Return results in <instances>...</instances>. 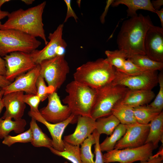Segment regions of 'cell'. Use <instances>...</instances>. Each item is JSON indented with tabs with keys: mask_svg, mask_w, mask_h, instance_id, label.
I'll return each instance as SVG.
<instances>
[{
	"mask_svg": "<svg viewBox=\"0 0 163 163\" xmlns=\"http://www.w3.org/2000/svg\"><path fill=\"white\" fill-rule=\"evenodd\" d=\"M9 13L8 11H7L0 10V25L2 24L0 20L6 17H7Z\"/></svg>",
	"mask_w": 163,
	"mask_h": 163,
	"instance_id": "45",
	"label": "cell"
},
{
	"mask_svg": "<svg viewBox=\"0 0 163 163\" xmlns=\"http://www.w3.org/2000/svg\"><path fill=\"white\" fill-rule=\"evenodd\" d=\"M39 65L40 75L45 79L48 86L53 88L56 92L65 82L69 72V67L65 55L44 60Z\"/></svg>",
	"mask_w": 163,
	"mask_h": 163,
	"instance_id": "7",
	"label": "cell"
},
{
	"mask_svg": "<svg viewBox=\"0 0 163 163\" xmlns=\"http://www.w3.org/2000/svg\"><path fill=\"white\" fill-rule=\"evenodd\" d=\"M112 83L131 90H152L158 84V75L156 71H150L139 74L130 75L116 69L115 78Z\"/></svg>",
	"mask_w": 163,
	"mask_h": 163,
	"instance_id": "9",
	"label": "cell"
},
{
	"mask_svg": "<svg viewBox=\"0 0 163 163\" xmlns=\"http://www.w3.org/2000/svg\"><path fill=\"white\" fill-rule=\"evenodd\" d=\"M10 1L9 0H0V10H1V7L3 4Z\"/></svg>",
	"mask_w": 163,
	"mask_h": 163,
	"instance_id": "47",
	"label": "cell"
},
{
	"mask_svg": "<svg viewBox=\"0 0 163 163\" xmlns=\"http://www.w3.org/2000/svg\"><path fill=\"white\" fill-rule=\"evenodd\" d=\"M128 59L135 64L146 70L157 71L161 70L163 68V63L154 61L145 55H134Z\"/></svg>",
	"mask_w": 163,
	"mask_h": 163,
	"instance_id": "28",
	"label": "cell"
},
{
	"mask_svg": "<svg viewBox=\"0 0 163 163\" xmlns=\"http://www.w3.org/2000/svg\"><path fill=\"white\" fill-rule=\"evenodd\" d=\"M66 91L68 94L62 101L67 104L72 113L77 117L78 116L91 117L96 90L74 80L66 85Z\"/></svg>",
	"mask_w": 163,
	"mask_h": 163,
	"instance_id": "4",
	"label": "cell"
},
{
	"mask_svg": "<svg viewBox=\"0 0 163 163\" xmlns=\"http://www.w3.org/2000/svg\"><path fill=\"white\" fill-rule=\"evenodd\" d=\"M112 114L122 124L127 125L137 122L134 115L133 108L120 102L114 107Z\"/></svg>",
	"mask_w": 163,
	"mask_h": 163,
	"instance_id": "24",
	"label": "cell"
},
{
	"mask_svg": "<svg viewBox=\"0 0 163 163\" xmlns=\"http://www.w3.org/2000/svg\"><path fill=\"white\" fill-rule=\"evenodd\" d=\"M93 133L95 139V143L94 145V152L95 159L94 163H104L103 159V154L101 150L100 146V135L95 129Z\"/></svg>",
	"mask_w": 163,
	"mask_h": 163,
	"instance_id": "37",
	"label": "cell"
},
{
	"mask_svg": "<svg viewBox=\"0 0 163 163\" xmlns=\"http://www.w3.org/2000/svg\"><path fill=\"white\" fill-rule=\"evenodd\" d=\"M133 111L137 122L144 124L149 123L152 120L161 112L151 107L149 104L134 107Z\"/></svg>",
	"mask_w": 163,
	"mask_h": 163,
	"instance_id": "26",
	"label": "cell"
},
{
	"mask_svg": "<svg viewBox=\"0 0 163 163\" xmlns=\"http://www.w3.org/2000/svg\"><path fill=\"white\" fill-rule=\"evenodd\" d=\"M36 120L31 118L30 126L32 135L31 143L35 147H43L49 148L53 147L52 139L44 133L36 123Z\"/></svg>",
	"mask_w": 163,
	"mask_h": 163,
	"instance_id": "23",
	"label": "cell"
},
{
	"mask_svg": "<svg viewBox=\"0 0 163 163\" xmlns=\"http://www.w3.org/2000/svg\"><path fill=\"white\" fill-rule=\"evenodd\" d=\"M28 115L36 121L44 125L48 129L52 138L53 148L55 149L62 151L64 150V142L62 137L64 131L70 123H76L77 117L72 114L66 120L59 123H53L49 122L44 119L39 112L29 111Z\"/></svg>",
	"mask_w": 163,
	"mask_h": 163,
	"instance_id": "15",
	"label": "cell"
},
{
	"mask_svg": "<svg viewBox=\"0 0 163 163\" xmlns=\"http://www.w3.org/2000/svg\"><path fill=\"white\" fill-rule=\"evenodd\" d=\"M113 0H108L106 1V5L104 11L100 17L101 21L102 23H104L105 21V18L109 9V7L113 2Z\"/></svg>",
	"mask_w": 163,
	"mask_h": 163,
	"instance_id": "40",
	"label": "cell"
},
{
	"mask_svg": "<svg viewBox=\"0 0 163 163\" xmlns=\"http://www.w3.org/2000/svg\"><path fill=\"white\" fill-rule=\"evenodd\" d=\"M64 163H68V162L67 161H66L64 162Z\"/></svg>",
	"mask_w": 163,
	"mask_h": 163,
	"instance_id": "50",
	"label": "cell"
},
{
	"mask_svg": "<svg viewBox=\"0 0 163 163\" xmlns=\"http://www.w3.org/2000/svg\"><path fill=\"white\" fill-rule=\"evenodd\" d=\"M120 71L128 74L136 75L150 71L145 70L139 67L128 59L125 62L123 69Z\"/></svg>",
	"mask_w": 163,
	"mask_h": 163,
	"instance_id": "36",
	"label": "cell"
},
{
	"mask_svg": "<svg viewBox=\"0 0 163 163\" xmlns=\"http://www.w3.org/2000/svg\"><path fill=\"white\" fill-rule=\"evenodd\" d=\"M154 149V146L150 143L137 148L114 149L103 154V159L104 163H133L137 161H144L153 155Z\"/></svg>",
	"mask_w": 163,
	"mask_h": 163,
	"instance_id": "8",
	"label": "cell"
},
{
	"mask_svg": "<svg viewBox=\"0 0 163 163\" xmlns=\"http://www.w3.org/2000/svg\"><path fill=\"white\" fill-rule=\"evenodd\" d=\"M95 143V137L92 133L81 144L80 155L82 163H94V155L91 148Z\"/></svg>",
	"mask_w": 163,
	"mask_h": 163,
	"instance_id": "31",
	"label": "cell"
},
{
	"mask_svg": "<svg viewBox=\"0 0 163 163\" xmlns=\"http://www.w3.org/2000/svg\"><path fill=\"white\" fill-rule=\"evenodd\" d=\"M116 68L106 59L88 62L76 69L74 80L83 85L97 89L112 83Z\"/></svg>",
	"mask_w": 163,
	"mask_h": 163,
	"instance_id": "3",
	"label": "cell"
},
{
	"mask_svg": "<svg viewBox=\"0 0 163 163\" xmlns=\"http://www.w3.org/2000/svg\"><path fill=\"white\" fill-rule=\"evenodd\" d=\"M77 125L74 132L65 136L63 140L70 144L79 146L96 129V120L91 117H77Z\"/></svg>",
	"mask_w": 163,
	"mask_h": 163,
	"instance_id": "17",
	"label": "cell"
},
{
	"mask_svg": "<svg viewBox=\"0 0 163 163\" xmlns=\"http://www.w3.org/2000/svg\"><path fill=\"white\" fill-rule=\"evenodd\" d=\"M46 5L44 1L24 10L22 8L9 13L8 19L0 25V30L14 29L35 37H39L45 45L47 41L43 28L42 15Z\"/></svg>",
	"mask_w": 163,
	"mask_h": 163,
	"instance_id": "2",
	"label": "cell"
},
{
	"mask_svg": "<svg viewBox=\"0 0 163 163\" xmlns=\"http://www.w3.org/2000/svg\"><path fill=\"white\" fill-rule=\"evenodd\" d=\"M126 126L125 133L116 143L114 149L137 148L145 144L149 130V123L144 124L136 122L126 125Z\"/></svg>",
	"mask_w": 163,
	"mask_h": 163,
	"instance_id": "12",
	"label": "cell"
},
{
	"mask_svg": "<svg viewBox=\"0 0 163 163\" xmlns=\"http://www.w3.org/2000/svg\"><path fill=\"white\" fill-rule=\"evenodd\" d=\"M24 92L14 91L4 94L2 98L5 111L1 118L21 119L23 116L26 105L21 99Z\"/></svg>",
	"mask_w": 163,
	"mask_h": 163,
	"instance_id": "18",
	"label": "cell"
},
{
	"mask_svg": "<svg viewBox=\"0 0 163 163\" xmlns=\"http://www.w3.org/2000/svg\"><path fill=\"white\" fill-rule=\"evenodd\" d=\"M21 1L27 5L32 4L35 1L34 0H22Z\"/></svg>",
	"mask_w": 163,
	"mask_h": 163,
	"instance_id": "46",
	"label": "cell"
},
{
	"mask_svg": "<svg viewBox=\"0 0 163 163\" xmlns=\"http://www.w3.org/2000/svg\"><path fill=\"white\" fill-rule=\"evenodd\" d=\"M47 106L42 108L39 113L46 120L53 123L63 122L68 119L72 114L67 105L61 103L59 97L56 92L49 94Z\"/></svg>",
	"mask_w": 163,
	"mask_h": 163,
	"instance_id": "13",
	"label": "cell"
},
{
	"mask_svg": "<svg viewBox=\"0 0 163 163\" xmlns=\"http://www.w3.org/2000/svg\"><path fill=\"white\" fill-rule=\"evenodd\" d=\"M129 89L123 86L112 83L96 89L95 100L91 117L96 120L112 114L114 107L121 102Z\"/></svg>",
	"mask_w": 163,
	"mask_h": 163,
	"instance_id": "5",
	"label": "cell"
},
{
	"mask_svg": "<svg viewBox=\"0 0 163 163\" xmlns=\"http://www.w3.org/2000/svg\"><path fill=\"white\" fill-rule=\"evenodd\" d=\"M159 89L154 100L149 104L151 107L160 112L163 109V74L161 72L158 75Z\"/></svg>",
	"mask_w": 163,
	"mask_h": 163,
	"instance_id": "34",
	"label": "cell"
},
{
	"mask_svg": "<svg viewBox=\"0 0 163 163\" xmlns=\"http://www.w3.org/2000/svg\"><path fill=\"white\" fill-rule=\"evenodd\" d=\"M155 13H156L158 16L161 22L162 28H163V8L155 11Z\"/></svg>",
	"mask_w": 163,
	"mask_h": 163,
	"instance_id": "44",
	"label": "cell"
},
{
	"mask_svg": "<svg viewBox=\"0 0 163 163\" xmlns=\"http://www.w3.org/2000/svg\"><path fill=\"white\" fill-rule=\"evenodd\" d=\"M63 26V24H59L53 33L49 34L48 38L50 41L43 49H37L30 53L36 65L58 55H65L67 45L62 38Z\"/></svg>",
	"mask_w": 163,
	"mask_h": 163,
	"instance_id": "10",
	"label": "cell"
},
{
	"mask_svg": "<svg viewBox=\"0 0 163 163\" xmlns=\"http://www.w3.org/2000/svg\"><path fill=\"white\" fill-rule=\"evenodd\" d=\"M41 44V42L36 37L19 30H0L1 56L17 51L30 53L37 50Z\"/></svg>",
	"mask_w": 163,
	"mask_h": 163,
	"instance_id": "6",
	"label": "cell"
},
{
	"mask_svg": "<svg viewBox=\"0 0 163 163\" xmlns=\"http://www.w3.org/2000/svg\"><path fill=\"white\" fill-rule=\"evenodd\" d=\"M4 107L3 102L2 100L0 101V114L1 113L3 108Z\"/></svg>",
	"mask_w": 163,
	"mask_h": 163,
	"instance_id": "48",
	"label": "cell"
},
{
	"mask_svg": "<svg viewBox=\"0 0 163 163\" xmlns=\"http://www.w3.org/2000/svg\"><path fill=\"white\" fill-rule=\"evenodd\" d=\"M36 87V94L39 97L41 101H43L48 98L49 94L55 92L53 88L46 86L44 78L40 75L37 79Z\"/></svg>",
	"mask_w": 163,
	"mask_h": 163,
	"instance_id": "33",
	"label": "cell"
},
{
	"mask_svg": "<svg viewBox=\"0 0 163 163\" xmlns=\"http://www.w3.org/2000/svg\"><path fill=\"white\" fill-rule=\"evenodd\" d=\"M145 54L151 59L163 63V28L152 25L144 42Z\"/></svg>",
	"mask_w": 163,
	"mask_h": 163,
	"instance_id": "14",
	"label": "cell"
},
{
	"mask_svg": "<svg viewBox=\"0 0 163 163\" xmlns=\"http://www.w3.org/2000/svg\"><path fill=\"white\" fill-rule=\"evenodd\" d=\"M96 130L99 134H105L107 135H110L120 123L119 120L112 114L107 117L98 118L96 120Z\"/></svg>",
	"mask_w": 163,
	"mask_h": 163,
	"instance_id": "27",
	"label": "cell"
},
{
	"mask_svg": "<svg viewBox=\"0 0 163 163\" xmlns=\"http://www.w3.org/2000/svg\"><path fill=\"white\" fill-rule=\"evenodd\" d=\"M6 72V67L5 62L3 58H2L0 55V75H5Z\"/></svg>",
	"mask_w": 163,
	"mask_h": 163,
	"instance_id": "43",
	"label": "cell"
},
{
	"mask_svg": "<svg viewBox=\"0 0 163 163\" xmlns=\"http://www.w3.org/2000/svg\"><path fill=\"white\" fill-rule=\"evenodd\" d=\"M6 67L5 76L12 82L19 76L34 68L37 65L34 62L30 53L17 51L3 57Z\"/></svg>",
	"mask_w": 163,
	"mask_h": 163,
	"instance_id": "11",
	"label": "cell"
},
{
	"mask_svg": "<svg viewBox=\"0 0 163 163\" xmlns=\"http://www.w3.org/2000/svg\"><path fill=\"white\" fill-rule=\"evenodd\" d=\"M64 1L67 7V12L64 23L66 22L68 19L71 17H73L77 22L78 18L71 7V1L70 0H65Z\"/></svg>",
	"mask_w": 163,
	"mask_h": 163,
	"instance_id": "39",
	"label": "cell"
},
{
	"mask_svg": "<svg viewBox=\"0 0 163 163\" xmlns=\"http://www.w3.org/2000/svg\"><path fill=\"white\" fill-rule=\"evenodd\" d=\"M151 2L152 6L155 11L160 10L163 5V0H153Z\"/></svg>",
	"mask_w": 163,
	"mask_h": 163,
	"instance_id": "42",
	"label": "cell"
},
{
	"mask_svg": "<svg viewBox=\"0 0 163 163\" xmlns=\"http://www.w3.org/2000/svg\"><path fill=\"white\" fill-rule=\"evenodd\" d=\"M163 152L160 151L157 153L152 156L147 160L140 161L139 163H163Z\"/></svg>",
	"mask_w": 163,
	"mask_h": 163,
	"instance_id": "38",
	"label": "cell"
},
{
	"mask_svg": "<svg viewBox=\"0 0 163 163\" xmlns=\"http://www.w3.org/2000/svg\"><path fill=\"white\" fill-rule=\"evenodd\" d=\"M32 139V133L30 129L29 128L26 131L16 136H12L8 135L4 138L2 143L10 147L16 143L31 142Z\"/></svg>",
	"mask_w": 163,
	"mask_h": 163,
	"instance_id": "32",
	"label": "cell"
},
{
	"mask_svg": "<svg viewBox=\"0 0 163 163\" xmlns=\"http://www.w3.org/2000/svg\"><path fill=\"white\" fill-rule=\"evenodd\" d=\"M21 99L25 103L28 104L30 107V111L34 112H39L38 106L40 101L37 94H23Z\"/></svg>",
	"mask_w": 163,
	"mask_h": 163,
	"instance_id": "35",
	"label": "cell"
},
{
	"mask_svg": "<svg viewBox=\"0 0 163 163\" xmlns=\"http://www.w3.org/2000/svg\"><path fill=\"white\" fill-rule=\"evenodd\" d=\"M26 124V120L22 118L13 121L10 118H0V139H4L12 131L18 134L24 132Z\"/></svg>",
	"mask_w": 163,
	"mask_h": 163,
	"instance_id": "22",
	"label": "cell"
},
{
	"mask_svg": "<svg viewBox=\"0 0 163 163\" xmlns=\"http://www.w3.org/2000/svg\"><path fill=\"white\" fill-rule=\"evenodd\" d=\"M105 54L107 61L113 66L120 71H122L126 60L128 59L127 53L124 51L118 49L113 51L107 50Z\"/></svg>",
	"mask_w": 163,
	"mask_h": 163,
	"instance_id": "30",
	"label": "cell"
},
{
	"mask_svg": "<svg viewBox=\"0 0 163 163\" xmlns=\"http://www.w3.org/2000/svg\"><path fill=\"white\" fill-rule=\"evenodd\" d=\"M152 24L149 16L141 14L125 21L117 37L119 49L125 51L128 58L134 55H145L144 40L148 30Z\"/></svg>",
	"mask_w": 163,
	"mask_h": 163,
	"instance_id": "1",
	"label": "cell"
},
{
	"mask_svg": "<svg viewBox=\"0 0 163 163\" xmlns=\"http://www.w3.org/2000/svg\"><path fill=\"white\" fill-rule=\"evenodd\" d=\"M4 94V92L2 90H0V101L2 99Z\"/></svg>",
	"mask_w": 163,
	"mask_h": 163,
	"instance_id": "49",
	"label": "cell"
},
{
	"mask_svg": "<svg viewBox=\"0 0 163 163\" xmlns=\"http://www.w3.org/2000/svg\"><path fill=\"white\" fill-rule=\"evenodd\" d=\"M150 128L145 144H152L155 149L160 142H163V112L160 113L150 122Z\"/></svg>",
	"mask_w": 163,
	"mask_h": 163,
	"instance_id": "20",
	"label": "cell"
},
{
	"mask_svg": "<svg viewBox=\"0 0 163 163\" xmlns=\"http://www.w3.org/2000/svg\"><path fill=\"white\" fill-rule=\"evenodd\" d=\"M64 150L59 151L50 147L49 149L54 154L62 157L72 163H82L80 155L79 146L69 143L64 140Z\"/></svg>",
	"mask_w": 163,
	"mask_h": 163,
	"instance_id": "25",
	"label": "cell"
},
{
	"mask_svg": "<svg viewBox=\"0 0 163 163\" xmlns=\"http://www.w3.org/2000/svg\"><path fill=\"white\" fill-rule=\"evenodd\" d=\"M155 96L152 90L129 89L120 103L134 108L148 104Z\"/></svg>",
	"mask_w": 163,
	"mask_h": 163,
	"instance_id": "19",
	"label": "cell"
},
{
	"mask_svg": "<svg viewBox=\"0 0 163 163\" xmlns=\"http://www.w3.org/2000/svg\"><path fill=\"white\" fill-rule=\"evenodd\" d=\"M126 130V125L119 124L110 136L107 137L100 144L101 151L107 152L114 149L116 143L123 136Z\"/></svg>",
	"mask_w": 163,
	"mask_h": 163,
	"instance_id": "29",
	"label": "cell"
},
{
	"mask_svg": "<svg viewBox=\"0 0 163 163\" xmlns=\"http://www.w3.org/2000/svg\"><path fill=\"white\" fill-rule=\"evenodd\" d=\"M11 82L7 79L5 76L0 75V90L8 86Z\"/></svg>",
	"mask_w": 163,
	"mask_h": 163,
	"instance_id": "41",
	"label": "cell"
},
{
	"mask_svg": "<svg viewBox=\"0 0 163 163\" xmlns=\"http://www.w3.org/2000/svg\"><path fill=\"white\" fill-rule=\"evenodd\" d=\"M40 66L38 64L32 69L19 76L10 84L2 89L4 94L18 91L36 94V82L40 75Z\"/></svg>",
	"mask_w": 163,
	"mask_h": 163,
	"instance_id": "16",
	"label": "cell"
},
{
	"mask_svg": "<svg viewBox=\"0 0 163 163\" xmlns=\"http://www.w3.org/2000/svg\"><path fill=\"white\" fill-rule=\"evenodd\" d=\"M120 4H123L127 6V15L131 17L138 15L136 11L139 9L155 12L149 0H117L113 1L111 5L116 7Z\"/></svg>",
	"mask_w": 163,
	"mask_h": 163,
	"instance_id": "21",
	"label": "cell"
}]
</instances>
